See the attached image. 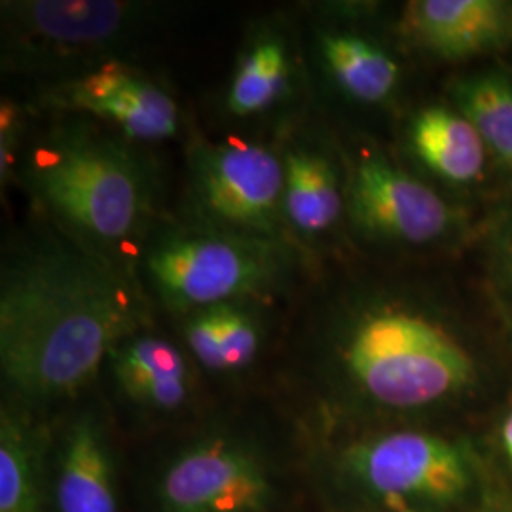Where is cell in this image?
<instances>
[{
  "label": "cell",
  "instance_id": "obj_7",
  "mask_svg": "<svg viewBox=\"0 0 512 512\" xmlns=\"http://www.w3.org/2000/svg\"><path fill=\"white\" fill-rule=\"evenodd\" d=\"M346 209L368 238L408 247L446 243L465 226L459 207L380 152H365L353 164Z\"/></svg>",
  "mask_w": 512,
  "mask_h": 512
},
{
  "label": "cell",
  "instance_id": "obj_5",
  "mask_svg": "<svg viewBox=\"0 0 512 512\" xmlns=\"http://www.w3.org/2000/svg\"><path fill=\"white\" fill-rule=\"evenodd\" d=\"M340 467L368 501L387 512L446 511L473 486L469 452L418 429L359 440L344 450Z\"/></svg>",
  "mask_w": 512,
  "mask_h": 512
},
{
  "label": "cell",
  "instance_id": "obj_12",
  "mask_svg": "<svg viewBox=\"0 0 512 512\" xmlns=\"http://www.w3.org/2000/svg\"><path fill=\"white\" fill-rule=\"evenodd\" d=\"M107 361L120 391L148 412H177L190 399V366L162 336L139 330L112 349Z\"/></svg>",
  "mask_w": 512,
  "mask_h": 512
},
{
  "label": "cell",
  "instance_id": "obj_2",
  "mask_svg": "<svg viewBox=\"0 0 512 512\" xmlns=\"http://www.w3.org/2000/svg\"><path fill=\"white\" fill-rule=\"evenodd\" d=\"M334 361L357 399L387 412L454 403L480 376L456 319L414 294H366L349 306L334 334Z\"/></svg>",
  "mask_w": 512,
  "mask_h": 512
},
{
  "label": "cell",
  "instance_id": "obj_13",
  "mask_svg": "<svg viewBox=\"0 0 512 512\" xmlns=\"http://www.w3.org/2000/svg\"><path fill=\"white\" fill-rule=\"evenodd\" d=\"M21 40L50 54H82L120 37L135 18L126 2H23L12 8Z\"/></svg>",
  "mask_w": 512,
  "mask_h": 512
},
{
  "label": "cell",
  "instance_id": "obj_9",
  "mask_svg": "<svg viewBox=\"0 0 512 512\" xmlns=\"http://www.w3.org/2000/svg\"><path fill=\"white\" fill-rule=\"evenodd\" d=\"M44 101L95 116L135 141H162L179 129V109L171 95L145 74L116 61L67 80Z\"/></svg>",
  "mask_w": 512,
  "mask_h": 512
},
{
  "label": "cell",
  "instance_id": "obj_23",
  "mask_svg": "<svg viewBox=\"0 0 512 512\" xmlns=\"http://www.w3.org/2000/svg\"><path fill=\"white\" fill-rule=\"evenodd\" d=\"M480 512H512L511 495L505 494L499 488H490L484 492Z\"/></svg>",
  "mask_w": 512,
  "mask_h": 512
},
{
  "label": "cell",
  "instance_id": "obj_16",
  "mask_svg": "<svg viewBox=\"0 0 512 512\" xmlns=\"http://www.w3.org/2000/svg\"><path fill=\"white\" fill-rule=\"evenodd\" d=\"M38 429L19 410L0 418V512H48L50 478Z\"/></svg>",
  "mask_w": 512,
  "mask_h": 512
},
{
  "label": "cell",
  "instance_id": "obj_14",
  "mask_svg": "<svg viewBox=\"0 0 512 512\" xmlns=\"http://www.w3.org/2000/svg\"><path fill=\"white\" fill-rule=\"evenodd\" d=\"M408 143L418 162L450 186H475L492 164L475 126L452 103L418 110L408 126Z\"/></svg>",
  "mask_w": 512,
  "mask_h": 512
},
{
  "label": "cell",
  "instance_id": "obj_10",
  "mask_svg": "<svg viewBox=\"0 0 512 512\" xmlns=\"http://www.w3.org/2000/svg\"><path fill=\"white\" fill-rule=\"evenodd\" d=\"M403 27L423 52L442 61H471L512 46L509 0H414Z\"/></svg>",
  "mask_w": 512,
  "mask_h": 512
},
{
  "label": "cell",
  "instance_id": "obj_20",
  "mask_svg": "<svg viewBox=\"0 0 512 512\" xmlns=\"http://www.w3.org/2000/svg\"><path fill=\"white\" fill-rule=\"evenodd\" d=\"M289 88V59L275 38L256 42L243 55L228 93V107L238 116H251L270 109Z\"/></svg>",
  "mask_w": 512,
  "mask_h": 512
},
{
  "label": "cell",
  "instance_id": "obj_8",
  "mask_svg": "<svg viewBox=\"0 0 512 512\" xmlns=\"http://www.w3.org/2000/svg\"><path fill=\"white\" fill-rule=\"evenodd\" d=\"M275 478L262 456L232 437L196 440L169 459L158 476L162 512H270Z\"/></svg>",
  "mask_w": 512,
  "mask_h": 512
},
{
  "label": "cell",
  "instance_id": "obj_6",
  "mask_svg": "<svg viewBox=\"0 0 512 512\" xmlns=\"http://www.w3.org/2000/svg\"><path fill=\"white\" fill-rule=\"evenodd\" d=\"M192 194L205 226L281 241L285 162L270 148L200 145L192 154Z\"/></svg>",
  "mask_w": 512,
  "mask_h": 512
},
{
  "label": "cell",
  "instance_id": "obj_19",
  "mask_svg": "<svg viewBox=\"0 0 512 512\" xmlns=\"http://www.w3.org/2000/svg\"><path fill=\"white\" fill-rule=\"evenodd\" d=\"M184 338L194 359L215 372H234L251 365L260 348V327L239 302L190 313Z\"/></svg>",
  "mask_w": 512,
  "mask_h": 512
},
{
  "label": "cell",
  "instance_id": "obj_15",
  "mask_svg": "<svg viewBox=\"0 0 512 512\" xmlns=\"http://www.w3.org/2000/svg\"><path fill=\"white\" fill-rule=\"evenodd\" d=\"M285 220L304 236L332 230L346 209V188L325 154L294 148L285 156Z\"/></svg>",
  "mask_w": 512,
  "mask_h": 512
},
{
  "label": "cell",
  "instance_id": "obj_22",
  "mask_svg": "<svg viewBox=\"0 0 512 512\" xmlns=\"http://www.w3.org/2000/svg\"><path fill=\"white\" fill-rule=\"evenodd\" d=\"M0 128H2V148H0V173L2 177H6V173L10 171L12 162H14V133L18 129V112L10 105L4 103L2 105V116H0Z\"/></svg>",
  "mask_w": 512,
  "mask_h": 512
},
{
  "label": "cell",
  "instance_id": "obj_1",
  "mask_svg": "<svg viewBox=\"0 0 512 512\" xmlns=\"http://www.w3.org/2000/svg\"><path fill=\"white\" fill-rule=\"evenodd\" d=\"M145 323V298L128 272L74 236H44L2 268L4 385L25 404L74 397Z\"/></svg>",
  "mask_w": 512,
  "mask_h": 512
},
{
  "label": "cell",
  "instance_id": "obj_11",
  "mask_svg": "<svg viewBox=\"0 0 512 512\" xmlns=\"http://www.w3.org/2000/svg\"><path fill=\"white\" fill-rule=\"evenodd\" d=\"M50 499L54 512H120L109 439L90 414L71 421L61 435Z\"/></svg>",
  "mask_w": 512,
  "mask_h": 512
},
{
  "label": "cell",
  "instance_id": "obj_4",
  "mask_svg": "<svg viewBox=\"0 0 512 512\" xmlns=\"http://www.w3.org/2000/svg\"><path fill=\"white\" fill-rule=\"evenodd\" d=\"M287 268L289 256L281 241L213 226L171 230L154 239L145 255L152 289L167 308L188 315L268 293Z\"/></svg>",
  "mask_w": 512,
  "mask_h": 512
},
{
  "label": "cell",
  "instance_id": "obj_3",
  "mask_svg": "<svg viewBox=\"0 0 512 512\" xmlns=\"http://www.w3.org/2000/svg\"><path fill=\"white\" fill-rule=\"evenodd\" d=\"M27 181L38 202L95 249L133 238L150 213L137 158L86 126L57 128L37 145Z\"/></svg>",
  "mask_w": 512,
  "mask_h": 512
},
{
  "label": "cell",
  "instance_id": "obj_21",
  "mask_svg": "<svg viewBox=\"0 0 512 512\" xmlns=\"http://www.w3.org/2000/svg\"><path fill=\"white\" fill-rule=\"evenodd\" d=\"M486 251L495 293L512 313V211L495 220Z\"/></svg>",
  "mask_w": 512,
  "mask_h": 512
},
{
  "label": "cell",
  "instance_id": "obj_18",
  "mask_svg": "<svg viewBox=\"0 0 512 512\" xmlns=\"http://www.w3.org/2000/svg\"><path fill=\"white\" fill-rule=\"evenodd\" d=\"M319 46L330 76L351 99L378 105L397 90L401 65L380 42L355 31L336 29L323 33Z\"/></svg>",
  "mask_w": 512,
  "mask_h": 512
},
{
  "label": "cell",
  "instance_id": "obj_24",
  "mask_svg": "<svg viewBox=\"0 0 512 512\" xmlns=\"http://www.w3.org/2000/svg\"><path fill=\"white\" fill-rule=\"evenodd\" d=\"M497 439L503 456L511 463L512 467V404L511 408L503 414V418L499 421V429H497Z\"/></svg>",
  "mask_w": 512,
  "mask_h": 512
},
{
  "label": "cell",
  "instance_id": "obj_17",
  "mask_svg": "<svg viewBox=\"0 0 512 512\" xmlns=\"http://www.w3.org/2000/svg\"><path fill=\"white\" fill-rule=\"evenodd\" d=\"M450 103L475 126L492 164L512 179V69L492 65L458 76Z\"/></svg>",
  "mask_w": 512,
  "mask_h": 512
}]
</instances>
